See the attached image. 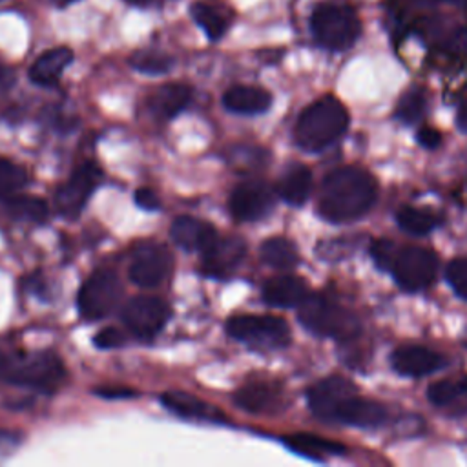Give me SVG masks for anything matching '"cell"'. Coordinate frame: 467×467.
I'll use <instances>...</instances> for the list:
<instances>
[{"label": "cell", "mask_w": 467, "mask_h": 467, "mask_svg": "<svg viewBox=\"0 0 467 467\" xmlns=\"http://www.w3.org/2000/svg\"><path fill=\"white\" fill-rule=\"evenodd\" d=\"M378 199L374 177L358 166L332 170L321 182L317 212L330 223L356 221L365 215Z\"/></svg>", "instance_id": "cell-1"}, {"label": "cell", "mask_w": 467, "mask_h": 467, "mask_svg": "<svg viewBox=\"0 0 467 467\" xmlns=\"http://www.w3.org/2000/svg\"><path fill=\"white\" fill-rule=\"evenodd\" d=\"M66 367L53 350H20L0 354V379L11 385L55 392L66 381Z\"/></svg>", "instance_id": "cell-2"}, {"label": "cell", "mask_w": 467, "mask_h": 467, "mask_svg": "<svg viewBox=\"0 0 467 467\" xmlns=\"http://www.w3.org/2000/svg\"><path fill=\"white\" fill-rule=\"evenodd\" d=\"M348 126V111L332 95H325L306 106L294 130L299 148L306 151H321L343 135Z\"/></svg>", "instance_id": "cell-3"}, {"label": "cell", "mask_w": 467, "mask_h": 467, "mask_svg": "<svg viewBox=\"0 0 467 467\" xmlns=\"http://www.w3.org/2000/svg\"><path fill=\"white\" fill-rule=\"evenodd\" d=\"M297 317L305 328L321 337L350 339L361 330L352 310L321 294H308L297 306Z\"/></svg>", "instance_id": "cell-4"}, {"label": "cell", "mask_w": 467, "mask_h": 467, "mask_svg": "<svg viewBox=\"0 0 467 467\" xmlns=\"http://www.w3.org/2000/svg\"><path fill=\"white\" fill-rule=\"evenodd\" d=\"M310 31L321 47L345 51L359 38L361 20L350 5L323 2L310 13Z\"/></svg>", "instance_id": "cell-5"}, {"label": "cell", "mask_w": 467, "mask_h": 467, "mask_svg": "<svg viewBox=\"0 0 467 467\" xmlns=\"http://www.w3.org/2000/svg\"><path fill=\"white\" fill-rule=\"evenodd\" d=\"M230 337L255 348L277 350L290 343V328L285 319L268 314H239L226 321Z\"/></svg>", "instance_id": "cell-6"}, {"label": "cell", "mask_w": 467, "mask_h": 467, "mask_svg": "<svg viewBox=\"0 0 467 467\" xmlns=\"http://www.w3.org/2000/svg\"><path fill=\"white\" fill-rule=\"evenodd\" d=\"M122 299L120 277L109 270H95L80 286L77 306L84 319H102L111 314Z\"/></svg>", "instance_id": "cell-7"}, {"label": "cell", "mask_w": 467, "mask_h": 467, "mask_svg": "<svg viewBox=\"0 0 467 467\" xmlns=\"http://www.w3.org/2000/svg\"><path fill=\"white\" fill-rule=\"evenodd\" d=\"M170 316V305L155 296H135L120 312L126 328L139 339H153L164 328Z\"/></svg>", "instance_id": "cell-8"}, {"label": "cell", "mask_w": 467, "mask_h": 467, "mask_svg": "<svg viewBox=\"0 0 467 467\" xmlns=\"http://www.w3.org/2000/svg\"><path fill=\"white\" fill-rule=\"evenodd\" d=\"M438 270L436 254L421 246H405L398 250L396 261L392 265V274L398 285L409 292L427 288Z\"/></svg>", "instance_id": "cell-9"}, {"label": "cell", "mask_w": 467, "mask_h": 467, "mask_svg": "<svg viewBox=\"0 0 467 467\" xmlns=\"http://www.w3.org/2000/svg\"><path fill=\"white\" fill-rule=\"evenodd\" d=\"M173 268L171 252L159 243L140 244L130 263L128 274L130 279L140 288H155L159 286Z\"/></svg>", "instance_id": "cell-10"}, {"label": "cell", "mask_w": 467, "mask_h": 467, "mask_svg": "<svg viewBox=\"0 0 467 467\" xmlns=\"http://www.w3.org/2000/svg\"><path fill=\"white\" fill-rule=\"evenodd\" d=\"M102 171L93 162L80 164L71 177L57 190L55 206L60 215L67 219H75L86 206L93 190L97 188Z\"/></svg>", "instance_id": "cell-11"}, {"label": "cell", "mask_w": 467, "mask_h": 467, "mask_svg": "<svg viewBox=\"0 0 467 467\" xmlns=\"http://www.w3.org/2000/svg\"><path fill=\"white\" fill-rule=\"evenodd\" d=\"M228 208L232 217L239 223L263 219L274 208V192L263 181H244L232 192Z\"/></svg>", "instance_id": "cell-12"}, {"label": "cell", "mask_w": 467, "mask_h": 467, "mask_svg": "<svg viewBox=\"0 0 467 467\" xmlns=\"http://www.w3.org/2000/svg\"><path fill=\"white\" fill-rule=\"evenodd\" d=\"M234 401L252 414H275L288 405L285 389L275 381H248L234 392Z\"/></svg>", "instance_id": "cell-13"}, {"label": "cell", "mask_w": 467, "mask_h": 467, "mask_svg": "<svg viewBox=\"0 0 467 467\" xmlns=\"http://www.w3.org/2000/svg\"><path fill=\"white\" fill-rule=\"evenodd\" d=\"M356 394L352 381L341 376H330L314 383L306 390V401L314 416L323 421H336V412L345 398Z\"/></svg>", "instance_id": "cell-14"}, {"label": "cell", "mask_w": 467, "mask_h": 467, "mask_svg": "<svg viewBox=\"0 0 467 467\" xmlns=\"http://www.w3.org/2000/svg\"><path fill=\"white\" fill-rule=\"evenodd\" d=\"M202 254V272L210 277H228L246 255V243L239 235L219 237Z\"/></svg>", "instance_id": "cell-15"}, {"label": "cell", "mask_w": 467, "mask_h": 467, "mask_svg": "<svg viewBox=\"0 0 467 467\" xmlns=\"http://www.w3.org/2000/svg\"><path fill=\"white\" fill-rule=\"evenodd\" d=\"M390 363L401 376L421 378L445 367V358L421 345H403L392 352Z\"/></svg>", "instance_id": "cell-16"}, {"label": "cell", "mask_w": 467, "mask_h": 467, "mask_svg": "<svg viewBox=\"0 0 467 467\" xmlns=\"http://www.w3.org/2000/svg\"><path fill=\"white\" fill-rule=\"evenodd\" d=\"M161 403L173 414L188 420H202V421H212V423H223L226 421L224 412H221L215 405L188 394L181 390H170L161 394Z\"/></svg>", "instance_id": "cell-17"}, {"label": "cell", "mask_w": 467, "mask_h": 467, "mask_svg": "<svg viewBox=\"0 0 467 467\" xmlns=\"http://www.w3.org/2000/svg\"><path fill=\"white\" fill-rule=\"evenodd\" d=\"M170 234L175 244L188 252H204L217 239V232L210 223L190 215L177 217L171 223Z\"/></svg>", "instance_id": "cell-18"}, {"label": "cell", "mask_w": 467, "mask_h": 467, "mask_svg": "<svg viewBox=\"0 0 467 467\" xmlns=\"http://www.w3.org/2000/svg\"><path fill=\"white\" fill-rule=\"evenodd\" d=\"M387 420V409L374 401L350 394L345 398L336 412V421L356 427H379Z\"/></svg>", "instance_id": "cell-19"}, {"label": "cell", "mask_w": 467, "mask_h": 467, "mask_svg": "<svg viewBox=\"0 0 467 467\" xmlns=\"http://www.w3.org/2000/svg\"><path fill=\"white\" fill-rule=\"evenodd\" d=\"M308 285L299 275H277L265 283L263 299L270 306L277 308H292L299 306L303 299L308 296Z\"/></svg>", "instance_id": "cell-20"}, {"label": "cell", "mask_w": 467, "mask_h": 467, "mask_svg": "<svg viewBox=\"0 0 467 467\" xmlns=\"http://www.w3.org/2000/svg\"><path fill=\"white\" fill-rule=\"evenodd\" d=\"M223 104L232 113L257 115L270 108L272 95L257 86H232L224 91Z\"/></svg>", "instance_id": "cell-21"}, {"label": "cell", "mask_w": 467, "mask_h": 467, "mask_svg": "<svg viewBox=\"0 0 467 467\" xmlns=\"http://www.w3.org/2000/svg\"><path fill=\"white\" fill-rule=\"evenodd\" d=\"M190 99H192L190 86L179 84V82H171V84L159 86L151 93V97L148 100V106H150V111L157 119L170 120V119H173L179 111H182L188 106Z\"/></svg>", "instance_id": "cell-22"}, {"label": "cell", "mask_w": 467, "mask_h": 467, "mask_svg": "<svg viewBox=\"0 0 467 467\" xmlns=\"http://www.w3.org/2000/svg\"><path fill=\"white\" fill-rule=\"evenodd\" d=\"M73 51L66 46L44 51L29 67V78L38 86H53L71 64Z\"/></svg>", "instance_id": "cell-23"}, {"label": "cell", "mask_w": 467, "mask_h": 467, "mask_svg": "<svg viewBox=\"0 0 467 467\" xmlns=\"http://www.w3.org/2000/svg\"><path fill=\"white\" fill-rule=\"evenodd\" d=\"M312 190V171L305 164H292L281 175L275 192L292 206H301Z\"/></svg>", "instance_id": "cell-24"}, {"label": "cell", "mask_w": 467, "mask_h": 467, "mask_svg": "<svg viewBox=\"0 0 467 467\" xmlns=\"http://www.w3.org/2000/svg\"><path fill=\"white\" fill-rule=\"evenodd\" d=\"M285 445L297 452L303 454L306 458L312 460H325L328 456H336V454H343L345 452V445L327 440L323 436H316V434H308V432H297V434H290L285 440Z\"/></svg>", "instance_id": "cell-25"}, {"label": "cell", "mask_w": 467, "mask_h": 467, "mask_svg": "<svg viewBox=\"0 0 467 467\" xmlns=\"http://www.w3.org/2000/svg\"><path fill=\"white\" fill-rule=\"evenodd\" d=\"M427 398L434 407L452 409L460 407V410H467V378L452 381L441 379L427 389Z\"/></svg>", "instance_id": "cell-26"}, {"label": "cell", "mask_w": 467, "mask_h": 467, "mask_svg": "<svg viewBox=\"0 0 467 467\" xmlns=\"http://www.w3.org/2000/svg\"><path fill=\"white\" fill-rule=\"evenodd\" d=\"M261 259L277 270H290L297 266L299 254L292 241L286 237H270L261 244Z\"/></svg>", "instance_id": "cell-27"}, {"label": "cell", "mask_w": 467, "mask_h": 467, "mask_svg": "<svg viewBox=\"0 0 467 467\" xmlns=\"http://www.w3.org/2000/svg\"><path fill=\"white\" fill-rule=\"evenodd\" d=\"M396 221L401 230L412 235H427L441 223L438 213L421 210V208H412V206L400 208L396 212Z\"/></svg>", "instance_id": "cell-28"}, {"label": "cell", "mask_w": 467, "mask_h": 467, "mask_svg": "<svg viewBox=\"0 0 467 467\" xmlns=\"http://www.w3.org/2000/svg\"><path fill=\"white\" fill-rule=\"evenodd\" d=\"M195 24L206 33L210 40H219L228 29V18L213 5L204 2H195L190 7Z\"/></svg>", "instance_id": "cell-29"}, {"label": "cell", "mask_w": 467, "mask_h": 467, "mask_svg": "<svg viewBox=\"0 0 467 467\" xmlns=\"http://www.w3.org/2000/svg\"><path fill=\"white\" fill-rule=\"evenodd\" d=\"M425 108H427L425 93L420 88H410L400 97L394 109V117L403 124H414L423 117Z\"/></svg>", "instance_id": "cell-30"}, {"label": "cell", "mask_w": 467, "mask_h": 467, "mask_svg": "<svg viewBox=\"0 0 467 467\" xmlns=\"http://www.w3.org/2000/svg\"><path fill=\"white\" fill-rule=\"evenodd\" d=\"M7 208L13 212V215L26 219V221H33V223H42L49 210L44 199L40 197H33V195H15L11 199L5 201Z\"/></svg>", "instance_id": "cell-31"}, {"label": "cell", "mask_w": 467, "mask_h": 467, "mask_svg": "<svg viewBox=\"0 0 467 467\" xmlns=\"http://www.w3.org/2000/svg\"><path fill=\"white\" fill-rule=\"evenodd\" d=\"M27 184V173L22 166L13 161L0 159V199L7 201L20 193V190Z\"/></svg>", "instance_id": "cell-32"}, {"label": "cell", "mask_w": 467, "mask_h": 467, "mask_svg": "<svg viewBox=\"0 0 467 467\" xmlns=\"http://www.w3.org/2000/svg\"><path fill=\"white\" fill-rule=\"evenodd\" d=\"M130 64L133 69L144 73V75H164L173 67V58L170 55H164L161 51H137L131 55Z\"/></svg>", "instance_id": "cell-33"}, {"label": "cell", "mask_w": 467, "mask_h": 467, "mask_svg": "<svg viewBox=\"0 0 467 467\" xmlns=\"http://www.w3.org/2000/svg\"><path fill=\"white\" fill-rule=\"evenodd\" d=\"M398 250L400 248L390 239H376L370 244V254H372L376 265L381 266L383 270H392V265L396 261Z\"/></svg>", "instance_id": "cell-34"}, {"label": "cell", "mask_w": 467, "mask_h": 467, "mask_svg": "<svg viewBox=\"0 0 467 467\" xmlns=\"http://www.w3.org/2000/svg\"><path fill=\"white\" fill-rule=\"evenodd\" d=\"M447 281L458 296L467 297V257H456L449 263Z\"/></svg>", "instance_id": "cell-35"}, {"label": "cell", "mask_w": 467, "mask_h": 467, "mask_svg": "<svg viewBox=\"0 0 467 467\" xmlns=\"http://www.w3.org/2000/svg\"><path fill=\"white\" fill-rule=\"evenodd\" d=\"M93 343L99 348H119L126 343V334L117 327H106L95 334Z\"/></svg>", "instance_id": "cell-36"}, {"label": "cell", "mask_w": 467, "mask_h": 467, "mask_svg": "<svg viewBox=\"0 0 467 467\" xmlns=\"http://www.w3.org/2000/svg\"><path fill=\"white\" fill-rule=\"evenodd\" d=\"M93 394L108 400H122V398H135L137 390L124 385H100L93 389Z\"/></svg>", "instance_id": "cell-37"}, {"label": "cell", "mask_w": 467, "mask_h": 467, "mask_svg": "<svg viewBox=\"0 0 467 467\" xmlns=\"http://www.w3.org/2000/svg\"><path fill=\"white\" fill-rule=\"evenodd\" d=\"M22 441V436L18 432L0 429V460L7 458Z\"/></svg>", "instance_id": "cell-38"}, {"label": "cell", "mask_w": 467, "mask_h": 467, "mask_svg": "<svg viewBox=\"0 0 467 467\" xmlns=\"http://www.w3.org/2000/svg\"><path fill=\"white\" fill-rule=\"evenodd\" d=\"M135 202L144 210H157L161 206V201L151 188H139L135 192Z\"/></svg>", "instance_id": "cell-39"}, {"label": "cell", "mask_w": 467, "mask_h": 467, "mask_svg": "<svg viewBox=\"0 0 467 467\" xmlns=\"http://www.w3.org/2000/svg\"><path fill=\"white\" fill-rule=\"evenodd\" d=\"M418 142L425 148H436L440 142H441V133L436 130V128H431V126H423L420 128L418 135H416Z\"/></svg>", "instance_id": "cell-40"}, {"label": "cell", "mask_w": 467, "mask_h": 467, "mask_svg": "<svg viewBox=\"0 0 467 467\" xmlns=\"http://www.w3.org/2000/svg\"><path fill=\"white\" fill-rule=\"evenodd\" d=\"M458 126H460V130H463V131H467V99L462 102V106H460V109H458Z\"/></svg>", "instance_id": "cell-41"}, {"label": "cell", "mask_w": 467, "mask_h": 467, "mask_svg": "<svg viewBox=\"0 0 467 467\" xmlns=\"http://www.w3.org/2000/svg\"><path fill=\"white\" fill-rule=\"evenodd\" d=\"M9 84H11V71L0 66V91L5 89Z\"/></svg>", "instance_id": "cell-42"}, {"label": "cell", "mask_w": 467, "mask_h": 467, "mask_svg": "<svg viewBox=\"0 0 467 467\" xmlns=\"http://www.w3.org/2000/svg\"><path fill=\"white\" fill-rule=\"evenodd\" d=\"M436 2H441V4H449V5L460 7V9H467V0H436Z\"/></svg>", "instance_id": "cell-43"}, {"label": "cell", "mask_w": 467, "mask_h": 467, "mask_svg": "<svg viewBox=\"0 0 467 467\" xmlns=\"http://www.w3.org/2000/svg\"><path fill=\"white\" fill-rule=\"evenodd\" d=\"M126 2L135 4V5H148V4H153V2H157V0H126Z\"/></svg>", "instance_id": "cell-44"}, {"label": "cell", "mask_w": 467, "mask_h": 467, "mask_svg": "<svg viewBox=\"0 0 467 467\" xmlns=\"http://www.w3.org/2000/svg\"><path fill=\"white\" fill-rule=\"evenodd\" d=\"M58 2H62V4H67V2H75V0H58Z\"/></svg>", "instance_id": "cell-45"}, {"label": "cell", "mask_w": 467, "mask_h": 467, "mask_svg": "<svg viewBox=\"0 0 467 467\" xmlns=\"http://www.w3.org/2000/svg\"><path fill=\"white\" fill-rule=\"evenodd\" d=\"M465 347H467V337H465Z\"/></svg>", "instance_id": "cell-46"}]
</instances>
